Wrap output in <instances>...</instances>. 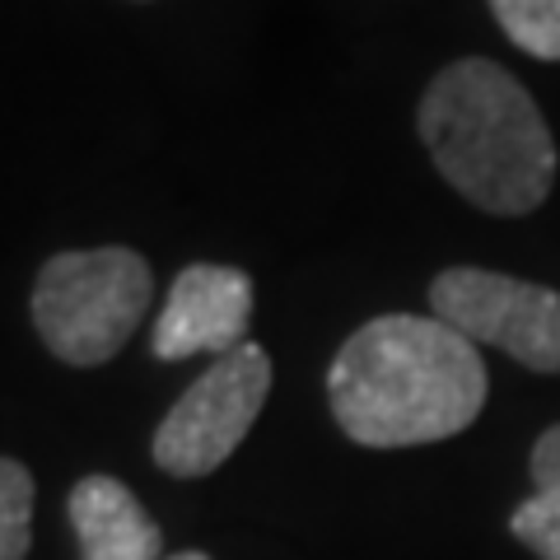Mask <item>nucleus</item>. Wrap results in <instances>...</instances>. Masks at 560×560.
<instances>
[{"instance_id": "1", "label": "nucleus", "mask_w": 560, "mask_h": 560, "mask_svg": "<svg viewBox=\"0 0 560 560\" xmlns=\"http://www.w3.org/2000/svg\"><path fill=\"white\" fill-rule=\"evenodd\" d=\"M486 364L440 318L383 313L350 337L327 370V401L346 440L416 448L463 434L486 407Z\"/></svg>"}, {"instance_id": "2", "label": "nucleus", "mask_w": 560, "mask_h": 560, "mask_svg": "<svg viewBox=\"0 0 560 560\" xmlns=\"http://www.w3.org/2000/svg\"><path fill=\"white\" fill-rule=\"evenodd\" d=\"M440 178L486 215H533L556 187V136L500 61L463 57L425 84L416 113Z\"/></svg>"}, {"instance_id": "3", "label": "nucleus", "mask_w": 560, "mask_h": 560, "mask_svg": "<svg viewBox=\"0 0 560 560\" xmlns=\"http://www.w3.org/2000/svg\"><path fill=\"white\" fill-rule=\"evenodd\" d=\"M154 300L150 261L131 248L57 253L33 280V327L61 364L94 370L121 355Z\"/></svg>"}, {"instance_id": "4", "label": "nucleus", "mask_w": 560, "mask_h": 560, "mask_svg": "<svg viewBox=\"0 0 560 560\" xmlns=\"http://www.w3.org/2000/svg\"><path fill=\"white\" fill-rule=\"evenodd\" d=\"M271 393V355L261 346H238L220 355L154 430V467L168 477H206L248 440L253 420Z\"/></svg>"}, {"instance_id": "5", "label": "nucleus", "mask_w": 560, "mask_h": 560, "mask_svg": "<svg viewBox=\"0 0 560 560\" xmlns=\"http://www.w3.org/2000/svg\"><path fill=\"white\" fill-rule=\"evenodd\" d=\"M430 308L471 346H495L533 374H560V290L481 267H448L430 280Z\"/></svg>"}, {"instance_id": "6", "label": "nucleus", "mask_w": 560, "mask_h": 560, "mask_svg": "<svg viewBox=\"0 0 560 560\" xmlns=\"http://www.w3.org/2000/svg\"><path fill=\"white\" fill-rule=\"evenodd\" d=\"M248 318H253V280L238 267H197L178 271L164 313L154 318L150 346L160 360H187V355H230L248 346Z\"/></svg>"}, {"instance_id": "7", "label": "nucleus", "mask_w": 560, "mask_h": 560, "mask_svg": "<svg viewBox=\"0 0 560 560\" xmlns=\"http://www.w3.org/2000/svg\"><path fill=\"white\" fill-rule=\"evenodd\" d=\"M80 560H164V533L117 477H84L70 490Z\"/></svg>"}, {"instance_id": "8", "label": "nucleus", "mask_w": 560, "mask_h": 560, "mask_svg": "<svg viewBox=\"0 0 560 560\" xmlns=\"http://www.w3.org/2000/svg\"><path fill=\"white\" fill-rule=\"evenodd\" d=\"M490 14L518 51L560 61V0H490Z\"/></svg>"}, {"instance_id": "9", "label": "nucleus", "mask_w": 560, "mask_h": 560, "mask_svg": "<svg viewBox=\"0 0 560 560\" xmlns=\"http://www.w3.org/2000/svg\"><path fill=\"white\" fill-rule=\"evenodd\" d=\"M33 528V471L14 458H0V560L28 556Z\"/></svg>"}, {"instance_id": "10", "label": "nucleus", "mask_w": 560, "mask_h": 560, "mask_svg": "<svg viewBox=\"0 0 560 560\" xmlns=\"http://www.w3.org/2000/svg\"><path fill=\"white\" fill-rule=\"evenodd\" d=\"M510 528L537 560H560V500L556 495L533 490V495L514 510Z\"/></svg>"}, {"instance_id": "11", "label": "nucleus", "mask_w": 560, "mask_h": 560, "mask_svg": "<svg viewBox=\"0 0 560 560\" xmlns=\"http://www.w3.org/2000/svg\"><path fill=\"white\" fill-rule=\"evenodd\" d=\"M533 486L541 490V495L560 500V425H551L533 444Z\"/></svg>"}, {"instance_id": "12", "label": "nucleus", "mask_w": 560, "mask_h": 560, "mask_svg": "<svg viewBox=\"0 0 560 560\" xmlns=\"http://www.w3.org/2000/svg\"><path fill=\"white\" fill-rule=\"evenodd\" d=\"M164 560H210L206 551H178V556H164Z\"/></svg>"}]
</instances>
